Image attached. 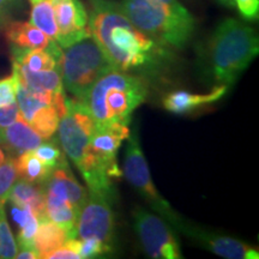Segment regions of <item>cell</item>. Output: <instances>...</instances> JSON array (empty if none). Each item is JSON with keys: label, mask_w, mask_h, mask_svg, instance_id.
<instances>
[{"label": "cell", "mask_w": 259, "mask_h": 259, "mask_svg": "<svg viewBox=\"0 0 259 259\" xmlns=\"http://www.w3.org/2000/svg\"><path fill=\"white\" fill-rule=\"evenodd\" d=\"M21 116L22 115L21 112H19L17 101L12 103V105L0 108V130L14 124V122L16 120H18Z\"/></svg>", "instance_id": "31"}, {"label": "cell", "mask_w": 259, "mask_h": 259, "mask_svg": "<svg viewBox=\"0 0 259 259\" xmlns=\"http://www.w3.org/2000/svg\"><path fill=\"white\" fill-rule=\"evenodd\" d=\"M60 115L56 107L45 105L38 108L31 116L28 124L44 139H50L56 134L59 126Z\"/></svg>", "instance_id": "23"}, {"label": "cell", "mask_w": 259, "mask_h": 259, "mask_svg": "<svg viewBox=\"0 0 259 259\" xmlns=\"http://www.w3.org/2000/svg\"><path fill=\"white\" fill-rule=\"evenodd\" d=\"M5 153H4V150H3L2 149V147H0V164L3 163V162L5 161Z\"/></svg>", "instance_id": "34"}, {"label": "cell", "mask_w": 259, "mask_h": 259, "mask_svg": "<svg viewBox=\"0 0 259 259\" xmlns=\"http://www.w3.org/2000/svg\"><path fill=\"white\" fill-rule=\"evenodd\" d=\"M89 30L113 69L135 74L158 70L170 48L132 23L115 0H89Z\"/></svg>", "instance_id": "1"}, {"label": "cell", "mask_w": 259, "mask_h": 259, "mask_svg": "<svg viewBox=\"0 0 259 259\" xmlns=\"http://www.w3.org/2000/svg\"><path fill=\"white\" fill-rule=\"evenodd\" d=\"M58 67L64 88L82 101L97 78L112 69L92 34L61 48Z\"/></svg>", "instance_id": "5"}, {"label": "cell", "mask_w": 259, "mask_h": 259, "mask_svg": "<svg viewBox=\"0 0 259 259\" xmlns=\"http://www.w3.org/2000/svg\"><path fill=\"white\" fill-rule=\"evenodd\" d=\"M79 210L66 200L45 193V218L60 226L69 234V239L76 238V225Z\"/></svg>", "instance_id": "18"}, {"label": "cell", "mask_w": 259, "mask_h": 259, "mask_svg": "<svg viewBox=\"0 0 259 259\" xmlns=\"http://www.w3.org/2000/svg\"><path fill=\"white\" fill-rule=\"evenodd\" d=\"M79 245V239H69L61 247L52 252L47 259H80Z\"/></svg>", "instance_id": "29"}, {"label": "cell", "mask_w": 259, "mask_h": 259, "mask_svg": "<svg viewBox=\"0 0 259 259\" xmlns=\"http://www.w3.org/2000/svg\"><path fill=\"white\" fill-rule=\"evenodd\" d=\"M17 178L15 157H6L5 161L0 164V204L3 205H5L9 200L10 192Z\"/></svg>", "instance_id": "25"}, {"label": "cell", "mask_w": 259, "mask_h": 259, "mask_svg": "<svg viewBox=\"0 0 259 259\" xmlns=\"http://www.w3.org/2000/svg\"><path fill=\"white\" fill-rule=\"evenodd\" d=\"M229 90L228 85L219 84L215 85L210 92L205 94H193L187 90H176V92L168 93L163 97L164 109L174 114H186V113L196 111L200 107L210 105L219 101L226 95Z\"/></svg>", "instance_id": "14"}, {"label": "cell", "mask_w": 259, "mask_h": 259, "mask_svg": "<svg viewBox=\"0 0 259 259\" xmlns=\"http://www.w3.org/2000/svg\"><path fill=\"white\" fill-rule=\"evenodd\" d=\"M16 258H18V259H38L40 258V255H38L35 246H22V247H18Z\"/></svg>", "instance_id": "32"}, {"label": "cell", "mask_w": 259, "mask_h": 259, "mask_svg": "<svg viewBox=\"0 0 259 259\" xmlns=\"http://www.w3.org/2000/svg\"><path fill=\"white\" fill-rule=\"evenodd\" d=\"M134 228L142 248L154 259H180V244L168 222L157 213L137 206L132 211Z\"/></svg>", "instance_id": "8"}, {"label": "cell", "mask_w": 259, "mask_h": 259, "mask_svg": "<svg viewBox=\"0 0 259 259\" xmlns=\"http://www.w3.org/2000/svg\"><path fill=\"white\" fill-rule=\"evenodd\" d=\"M12 67H14V72L17 76L18 82L23 84L30 92L65 93L59 69L31 71L27 66L16 61H12Z\"/></svg>", "instance_id": "16"}, {"label": "cell", "mask_w": 259, "mask_h": 259, "mask_svg": "<svg viewBox=\"0 0 259 259\" xmlns=\"http://www.w3.org/2000/svg\"><path fill=\"white\" fill-rule=\"evenodd\" d=\"M222 3H225L226 5H233V2L232 0H221Z\"/></svg>", "instance_id": "35"}, {"label": "cell", "mask_w": 259, "mask_h": 259, "mask_svg": "<svg viewBox=\"0 0 259 259\" xmlns=\"http://www.w3.org/2000/svg\"><path fill=\"white\" fill-rule=\"evenodd\" d=\"M19 5V0H0V16L8 14Z\"/></svg>", "instance_id": "33"}, {"label": "cell", "mask_w": 259, "mask_h": 259, "mask_svg": "<svg viewBox=\"0 0 259 259\" xmlns=\"http://www.w3.org/2000/svg\"><path fill=\"white\" fill-rule=\"evenodd\" d=\"M180 233L189 236L206 250L228 259H258L259 252L250 245L231 236L219 235L186 222Z\"/></svg>", "instance_id": "11"}, {"label": "cell", "mask_w": 259, "mask_h": 259, "mask_svg": "<svg viewBox=\"0 0 259 259\" xmlns=\"http://www.w3.org/2000/svg\"><path fill=\"white\" fill-rule=\"evenodd\" d=\"M58 25L57 44L65 48L89 36V15L80 0H52Z\"/></svg>", "instance_id": "10"}, {"label": "cell", "mask_w": 259, "mask_h": 259, "mask_svg": "<svg viewBox=\"0 0 259 259\" xmlns=\"http://www.w3.org/2000/svg\"><path fill=\"white\" fill-rule=\"evenodd\" d=\"M30 23L57 42L59 30H58L52 0H41V2L32 4L30 11Z\"/></svg>", "instance_id": "22"}, {"label": "cell", "mask_w": 259, "mask_h": 259, "mask_svg": "<svg viewBox=\"0 0 259 259\" xmlns=\"http://www.w3.org/2000/svg\"><path fill=\"white\" fill-rule=\"evenodd\" d=\"M29 2H30L31 4H35V3H38V2H41V0H29Z\"/></svg>", "instance_id": "36"}, {"label": "cell", "mask_w": 259, "mask_h": 259, "mask_svg": "<svg viewBox=\"0 0 259 259\" xmlns=\"http://www.w3.org/2000/svg\"><path fill=\"white\" fill-rule=\"evenodd\" d=\"M148 93L143 77L112 67L97 78L83 102L95 128H100L112 122L130 124L132 113L145 101Z\"/></svg>", "instance_id": "2"}, {"label": "cell", "mask_w": 259, "mask_h": 259, "mask_svg": "<svg viewBox=\"0 0 259 259\" xmlns=\"http://www.w3.org/2000/svg\"><path fill=\"white\" fill-rule=\"evenodd\" d=\"M76 238H95L114 248L115 221L111 198L88 190V198L79 210L76 225Z\"/></svg>", "instance_id": "9"}, {"label": "cell", "mask_w": 259, "mask_h": 259, "mask_svg": "<svg viewBox=\"0 0 259 259\" xmlns=\"http://www.w3.org/2000/svg\"><path fill=\"white\" fill-rule=\"evenodd\" d=\"M232 2L244 18L252 21L258 17L259 0H232Z\"/></svg>", "instance_id": "30"}, {"label": "cell", "mask_w": 259, "mask_h": 259, "mask_svg": "<svg viewBox=\"0 0 259 259\" xmlns=\"http://www.w3.org/2000/svg\"><path fill=\"white\" fill-rule=\"evenodd\" d=\"M42 141L44 138L40 137L22 116L14 124L0 130V147L6 149L12 157L18 156L24 151L34 150Z\"/></svg>", "instance_id": "15"}, {"label": "cell", "mask_w": 259, "mask_h": 259, "mask_svg": "<svg viewBox=\"0 0 259 259\" xmlns=\"http://www.w3.org/2000/svg\"><path fill=\"white\" fill-rule=\"evenodd\" d=\"M119 6L138 29L174 50L185 48L196 30V18L179 0H120Z\"/></svg>", "instance_id": "4"}, {"label": "cell", "mask_w": 259, "mask_h": 259, "mask_svg": "<svg viewBox=\"0 0 259 259\" xmlns=\"http://www.w3.org/2000/svg\"><path fill=\"white\" fill-rule=\"evenodd\" d=\"M35 156L44 162L47 167L51 169L56 168L58 164L65 158V154L58 147L57 142H46V143H41L34 149Z\"/></svg>", "instance_id": "26"}, {"label": "cell", "mask_w": 259, "mask_h": 259, "mask_svg": "<svg viewBox=\"0 0 259 259\" xmlns=\"http://www.w3.org/2000/svg\"><path fill=\"white\" fill-rule=\"evenodd\" d=\"M9 200L18 208H28L36 213L38 220L45 218V189L42 184L27 180H16Z\"/></svg>", "instance_id": "17"}, {"label": "cell", "mask_w": 259, "mask_h": 259, "mask_svg": "<svg viewBox=\"0 0 259 259\" xmlns=\"http://www.w3.org/2000/svg\"><path fill=\"white\" fill-rule=\"evenodd\" d=\"M126 141H127V144H126L124 155V167H122V173L125 178L130 185L137 191L139 196L157 215H160L162 219L169 222L170 226H173L177 231L180 232L186 221L180 218L179 213L171 208L170 204L158 193L151 178L150 170H149L147 158L142 150L137 128H134Z\"/></svg>", "instance_id": "6"}, {"label": "cell", "mask_w": 259, "mask_h": 259, "mask_svg": "<svg viewBox=\"0 0 259 259\" xmlns=\"http://www.w3.org/2000/svg\"><path fill=\"white\" fill-rule=\"evenodd\" d=\"M80 240V239H79ZM114 248L103 244L101 240L95 238L82 239L79 245V255L82 259L100 258L113 253Z\"/></svg>", "instance_id": "27"}, {"label": "cell", "mask_w": 259, "mask_h": 259, "mask_svg": "<svg viewBox=\"0 0 259 259\" xmlns=\"http://www.w3.org/2000/svg\"><path fill=\"white\" fill-rule=\"evenodd\" d=\"M16 170L19 179L34 184H44L48 179L52 170L50 167L35 156L34 151L28 150L15 158Z\"/></svg>", "instance_id": "21"}, {"label": "cell", "mask_w": 259, "mask_h": 259, "mask_svg": "<svg viewBox=\"0 0 259 259\" xmlns=\"http://www.w3.org/2000/svg\"><path fill=\"white\" fill-rule=\"evenodd\" d=\"M57 131L64 154L79 168L95 131L92 115L82 100L66 97V111L60 118Z\"/></svg>", "instance_id": "7"}, {"label": "cell", "mask_w": 259, "mask_h": 259, "mask_svg": "<svg viewBox=\"0 0 259 259\" xmlns=\"http://www.w3.org/2000/svg\"><path fill=\"white\" fill-rule=\"evenodd\" d=\"M12 61L24 65L31 71L54 70L58 67V59L50 51L40 48H17L11 47Z\"/></svg>", "instance_id": "20"}, {"label": "cell", "mask_w": 259, "mask_h": 259, "mask_svg": "<svg viewBox=\"0 0 259 259\" xmlns=\"http://www.w3.org/2000/svg\"><path fill=\"white\" fill-rule=\"evenodd\" d=\"M18 79L15 72L0 79V108L10 106L17 100Z\"/></svg>", "instance_id": "28"}, {"label": "cell", "mask_w": 259, "mask_h": 259, "mask_svg": "<svg viewBox=\"0 0 259 259\" xmlns=\"http://www.w3.org/2000/svg\"><path fill=\"white\" fill-rule=\"evenodd\" d=\"M42 185L45 193L66 200L78 210L88 198V189L80 185L79 181L74 178L66 158L53 168L48 179Z\"/></svg>", "instance_id": "12"}, {"label": "cell", "mask_w": 259, "mask_h": 259, "mask_svg": "<svg viewBox=\"0 0 259 259\" xmlns=\"http://www.w3.org/2000/svg\"><path fill=\"white\" fill-rule=\"evenodd\" d=\"M17 251V241L6 219L4 205L0 204V259L16 258Z\"/></svg>", "instance_id": "24"}, {"label": "cell", "mask_w": 259, "mask_h": 259, "mask_svg": "<svg viewBox=\"0 0 259 259\" xmlns=\"http://www.w3.org/2000/svg\"><path fill=\"white\" fill-rule=\"evenodd\" d=\"M258 53V35L253 28L235 18L223 19L206 44L209 71L216 85L231 88Z\"/></svg>", "instance_id": "3"}, {"label": "cell", "mask_w": 259, "mask_h": 259, "mask_svg": "<svg viewBox=\"0 0 259 259\" xmlns=\"http://www.w3.org/2000/svg\"><path fill=\"white\" fill-rule=\"evenodd\" d=\"M69 240V234L47 218H44L38 222V228L34 236V246L40 258L47 259L52 252L56 251Z\"/></svg>", "instance_id": "19"}, {"label": "cell", "mask_w": 259, "mask_h": 259, "mask_svg": "<svg viewBox=\"0 0 259 259\" xmlns=\"http://www.w3.org/2000/svg\"><path fill=\"white\" fill-rule=\"evenodd\" d=\"M4 34L11 47L17 48H40L50 51L59 60L61 48L53 38L31 24L30 22L12 21L5 25Z\"/></svg>", "instance_id": "13"}]
</instances>
